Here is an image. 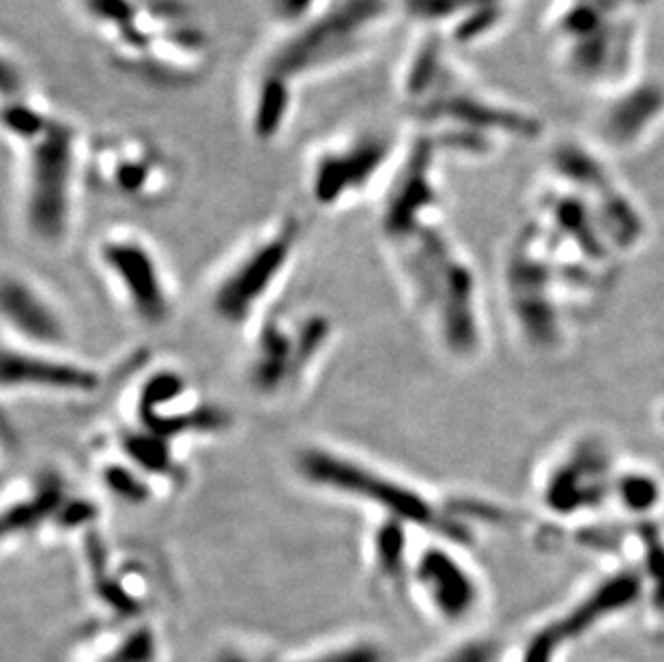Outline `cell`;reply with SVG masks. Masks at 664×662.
I'll return each mask as SVG.
<instances>
[{"mask_svg": "<svg viewBox=\"0 0 664 662\" xmlns=\"http://www.w3.org/2000/svg\"><path fill=\"white\" fill-rule=\"evenodd\" d=\"M3 134L18 157L26 233L41 246H61L74 228L89 138L35 89L9 52L3 56Z\"/></svg>", "mask_w": 664, "mask_h": 662, "instance_id": "cell-1", "label": "cell"}, {"mask_svg": "<svg viewBox=\"0 0 664 662\" xmlns=\"http://www.w3.org/2000/svg\"><path fill=\"white\" fill-rule=\"evenodd\" d=\"M80 11L110 61L155 89H192L215 61L209 26L187 0H80Z\"/></svg>", "mask_w": 664, "mask_h": 662, "instance_id": "cell-2", "label": "cell"}, {"mask_svg": "<svg viewBox=\"0 0 664 662\" xmlns=\"http://www.w3.org/2000/svg\"><path fill=\"white\" fill-rule=\"evenodd\" d=\"M396 13L398 0H329L306 24L278 33L256 71L299 93L303 84L340 74L362 61L385 37Z\"/></svg>", "mask_w": 664, "mask_h": 662, "instance_id": "cell-3", "label": "cell"}, {"mask_svg": "<svg viewBox=\"0 0 664 662\" xmlns=\"http://www.w3.org/2000/svg\"><path fill=\"white\" fill-rule=\"evenodd\" d=\"M250 327L243 377L263 400L306 390L334 342V321L319 310L269 308Z\"/></svg>", "mask_w": 664, "mask_h": 662, "instance_id": "cell-4", "label": "cell"}, {"mask_svg": "<svg viewBox=\"0 0 664 662\" xmlns=\"http://www.w3.org/2000/svg\"><path fill=\"white\" fill-rule=\"evenodd\" d=\"M301 482L340 499L359 503L379 518H394L411 529H441L443 518L432 499L372 460L336 445L308 443L295 452Z\"/></svg>", "mask_w": 664, "mask_h": 662, "instance_id": "cell-5", "label": "cell"}, {"mask_svg": "<svg viewBox=\"0 0 664 662\" xmlns=\"http://www.w3.org/2000/svg\"><path fill=\"white\" fill-rule=\"evenodd\" d=\"M301 241L303 224L297 215H282L245 241L209 289L215 319L230 327H250L269 310V299L293 267Z\"/></svg>", "mask_w": 664, "mask_h": 662, "instance_id": "cell-6", "label": "cell"}, {"mask_svg": "<svg viewBox=\"0 0 664 662\" xmlns=\"http://www.w3.org/2000/svg\"><path fill=\"white\" fill-rule=\"evenodd\" d=\"M404 142L383 127L338 134L316 147L306 164V187L323 211H342L387 183Z\"/></svg>", "mask_w": 664, "mask_h": 662, "instance_id": "cell-7", "label": "cell"}, {"mask_svg": "<svg viewBox=\"0 0 664 662\" xmlns=\"http://www.w3.org/2000/svg\"><path fill=\"white\" fill-rule=\"evenodd\" d=\"M415 306L428 314L443 340H467V276L435 226L387 243Z\"/></svg>", "mask_w": 664, "mask_h": 662, "instance_id": "cell-8", "label": "cell"}, {"mask_svg": "<svg viewBox=\"0 0 664 662\" xmlns=\"http://www.w3.org/2000/svg\"><path fill=\"white\" fill-rule=\"evenodd\" d=\"M86 181L123 203L153 207L175 190L177 164L147 134L108 132L89 138Z\"/></svg>", "mask_w": 664, "mask_h": 662, "instance_id": "cell-9", "label": "cell"}, {"mask_svg": "<svg viewBox=\"0 0 664 662\" xmlns=\"http://www.w3.org/2000/svg\"><path fill=\"white\" fill-rule=\"evenodd\" d=\"M95 261L129 316L151 329L175 316L172 278L153 243L138 230L114 228L97 241Z\"/></svg>", "mask_w": 664, "mask_h": 662, "instance_id": "cell-10", "label": "cell"}, {"mask_svg": "<svg viewBox=\"0 0 664 662\" xmlns=\"http://www.w3.org/2000/svg\"><path fill=\"white\" fill-rule=\"evenodd\" d=\"M129 424L179 448L183 441L226 433L233 417L226 407L202 396L181 370L157 368L138 383Z\"/></svg>", "mask_w": 664, "mask_h": 662, "instance_id": "cell-11", "label": "cell"}, {"mask_svg": "<svg viewBox=\"0 0 664 662\" xmlns=\"http://www.w3.org/2000/svg\"><path fill=\"white\" fill-rule=\"evenodd\" d=\"M99 518L97 503L76 493L56 469H41L33 478L9 491L3 508V542L22 544L56 531L61 536L93 531Z\"/></svg>", "mask_w": 664, "mask_h": 662, "instance_id": "cell-12", "label": "cell"}, {"mask_svg": "<svg viewBox=\"0 0 664 662\" xmlns=\"http://www.w3.org/2000/svg\"><path fill=\"white\" fill-rule=\"evenodd\" d=\"M441 155L437 142L424 132H415L404 142L381 200L379 224L387 243L435 226L441 198L437 179Z\"/></svg>", "mask_w": 664, "mask_h": 662, "instance_id": "cell-13", "label": "cell"}, {"mask_svg": "<svg viewBox=\"0 0 664 662\" xmlns=\"http://www.w3.org/2000/svg\"><path fill=\"white\" fill-rule=\"evenodd\" d=\"M3 390L9 394H48L82 398L104 387V374L95 366L80 362L65 351L31 349L22 344H5Z\"/></svg>", "mask_w": 664, "mask_h": 662, "instance_id": "cell-14", "label": "cell"}, {"mask_svg": "<svg viewBox=\"0 0 664 662\" xmlns=\"http://www.w3.org/2000/svg\"><path fill=\"white\" fill-rule=\"evenodd\" d=\"M400 13L450 46L473 48L495 37L510 20L514 0H398Z\"/></svg>", "mask_w": 664, "mask_h": 662, "instance_id": "cell-15", "label": "cell"}, {"mask_svg": "<svg viewBox=\"0 0 664 662\" xmlns=\"http://www.w3.org/2000/svg\"><path fill=\"white\" fill-rule=\"evenodd\" d=\"M3 321L13 342L31 349L65 351L69 325L56 301L20 271H7L3 278Z\"/></svg>", "mask_w": 664, "mask_h": 662, "instance_id": "cell-16", "label": "cell"}, {"mask_svg": "<svg viewBox=\"0 0 664 662\" xmlns=\"http://www.w3.org/2000/svg\"><path fill=\"white\" fill-rule=\"evenodd\" d=\"M411 581L422 589L437 611L447 617L463 615L473 598L465 572L460 570L456 559L439 546H426L413 555Z\"/></svg>", "mask_w": 664, "mask_h": 662, "instance_id": "cell-17", "label": "cell"}, {"mask_svg": "<svg viewBox=\"0 0 664 662\" xmlns=\"http://www.w3.org/2000/svg\"><path fill=\"white\" fill-rule=\"evenodd\" d=\"M409 525L394 518H377L368 538V566L374 581L385 587H402L411 581L413 551Z\"/></svg>", "mask_w": 664, "mask_h": 662, "instance_id": "cell-18", "label": "cell"}, {"mask_svg": "<svg viewBox=\"0 0 664 662\" xmlns=\"http://www.w3.org/2000/svg\"><path fill=\"white\" fill-rule=\"evenodd\" d=\"M99 482L106 491L119 501L138 506V503H149L155 493L157 484L144 476L134 465H129L121 456L112 454L99 463Z\"/></svg>", "mask_w": 664, "mask_h": 662, "instance_id": "cell-19", "label": "cell"}, {"mask_svg": "<svg viewBox=\"0 0 664 662\" xmlns=\"http://www.w3.org/2000/svg\"><path fill=\"white\" fill-rule=\"evenodd\" d=\"M327 3L329 0H261L265 16L273 26H278V33L306 24Z\"/></svg>", "mask_w": 664, "mask_h": 662, "instance_id": "cell-20", "label": "cell"}]
</instances>
